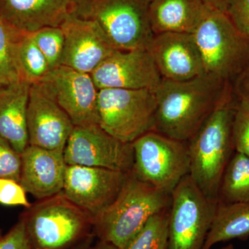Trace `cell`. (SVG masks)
<instances>
[{"label":"cell","mask_w":249,"mask_h":249,"mask_svg":"<svg viewBox=\"0 0 249 249\" xmlns=\"http://www.w3.org/2000/svg\"><path fill=\"white\" fill-rule=\"evenodd\" d=\"M232 89L233 84L206 73L186 81L162 80L155 90L154 131L188 142Z\"/></svg>","instance_id":"1"},{"label":"cell","mask_w":249,"mask_h":249,"mask_svg":"<svg viewBox=\"0 0 249 249\" xmlns=\"http://www.w3.org/2000/svg\"><path fill=\"white\" fill-rule=\"evenodd\" d=\"M236 101L232 89L188 142L189 175L203 194L217 204L223 175L235 152L232 124Z\"/></svg>","instance_id":"2"},{"label":"cell","mask_w":249,"mask_h":249,"mask_svg":"<svg viewBox=\"0 0 249 249\" xmlns=\"http://www.w3.org/2000/svg\"><path fill=\"white\" fill-rule=\"evenodd\" d=\"M171 195L129 172L116 199L93 220L100 241L123 249L154 214L168 209Z\"/></svg>","instance_id":"3"},{"label":"cell","mask_w":249,"mask_h":249,"mask_svg":"<svg viewBox=\"0 0 249 249\" xmlns=\"http://www.w3.org/2000/svg\"><path fill=\"white\" fill-rule=\"evenodd\" d=\"M22 219L32 249H71L93 237V218L62 192L31 205Z\"/></svg>","instance_id":"4"},{"label":"cell","mask_w":249,"mask_h":249,"mask_svg":"<svg viewBox=\"0 0 249 249\" xmlns=\"http://www.w3.org/2000/svg\"><path fill=\"white\" fill-rule=\"evenodd\" d=\"M150 0H73L70 14L98 23L116 49H147L153 38Z\"/></svg>","instance_id":"5"},{"label":"cell","mask_w":249,"mask_h":249,"mask_svg":"<svg viewBox=\"0 0 249 249\" xmlns=\"http://www.w3.org/2000/svg\"><path fill=\"white\" fill-rule=\"evenodd\" d=\"M193 34L205 73L233 84L249 67V36L226 13L211 11Z\"/></svg>","instance_id":"6"},{"label":"cell","mask_w":249,"mask_h":249,"mask_svg":"<svg viewBox=\"0 0 249 249\" xmlns=\"http://www.w3.org/2000/svg\"><path fill=\"white\" fill-rule=\"evenodd\" d=\"M131 173L144 182L171 195L190 173L188 142L150 131L132 142Z\"/></svg>","instance_id":"7"},{"label":"cell","mask_w":249,"mask_h":249,"mask_svg":"<svg viewBox=\"0 0 249 249\" xmlns=\"http://www.w3.org/2000/svg\"><path fill=\"white\" fill-rule=\"evenodd\" d=\"M157 106L155 90H98L99 125L116 139L132 143L155 129Z\"/></svg>","instance_id":"8"},{"label":"cell","mask_w":249,"mask_h":249,"mask_svg":"<svg viewBox=\"0 0 249 249\" xmlns=\"http://www.w3.org/2000/svg\"><path fill=\"white\" fill-rule=\"evenodd\" d=\"M217 205L185 177L171 194L169 249H202Z\"/></svg>","instance_id":"9"},{"label":"cell","mask_w":249,"mask_h":249,"mask_svg":"<svg viewBox=\"0 0 249 249\" xmlns=\"http://www.w3.org/2000/svg\"><path fill=\"white\" fill-rule=\"evenodd\" d=\"M67 165L96 167L131 172L134 154L132 143L112 137L99 125L75 126L63 152Z\"/></svg>","instance_id":"10"},{"label":"cell","mask_w":249,"mask_h":249,"mask_svg":"<svg viewBox=\"0 0 249 249\" xmlns=\"http://www.w3.org/2000/svg\"><path fill=\"white\" fill-rule=\"evenodd\" d=\"M37 83L66 112L73 125L99 124L98 89L89 73L61 65Z\"/></svg>","instance_id":"11"},{"label":"cell","mask_w":249,"mask_h":249,"mask_svg":"<svg viewBox=\"0 0 249 249\" xmlns=\"http://www.w3.org/2000/svg\"><path fill=\"white\" fill-rule=\"evenodd\" d=\"M126 174L96 167L67 165L62 193L94 220L116 199Z\"/></svg>","instance_id":"12"},{"label":"cell","mask_w":249,"mask_h":249,"mask_svg":"<svg viewBox=\"0 0 249 249\" xmlns=\"http://www.w3.org/2000/svg\"><path fill=\"white\" fill-rule=\"evenodd\" d=\"M90 75L98 90L155 91L163 80L147 49L116 51Z\"/></svg>","instance_id":"13"},{"label":"cell","mask_w":249,"mask_h":249,"mask_svg":"<svg viewBox=\"0 0 249 249\" xmlns=\"http://www.w3.org/2000/svg\"><path fill=\"white\" fill-rule=\"evenodd\" d=\"M65 37L62 65L91 73L118 49L94 21L70 14L60 25Z\"/></svg>","instance_id":"14"},{"label":"cell","mask_w":249,"mask_h":249,"mask_svg":"<svg viewBox=\"0 0 249 249\" xmlns=\"http://www.w3.org/2000/svg\"><path fill=\"white\" fill-rule=\"evenodd\" d=\"M74 127L39 83L31 85L27 109L29 145L63 152Z\"/></svg>","instance_id":"15"},{"label":"cell","mask_w":249,"mask_h":249,"mask_svg":"<svg viewBox=\"0 0 249 249\" xmlns=\"http://www.w3.org/2000/svg\"><path fill=\"white\" fill-rule=\"evenodd\" d=\"M147 50L163 79L186 81L205 73L200 52L193 34H156Z\"/></svg>","instance_id":"16"},{"label":"cell","mask_w":249,"mask_h":249,"mask_svg":"<svg viewBox=\"0 0 249 249\" xmlns=\"http://www.w3.org/2000/svg\"><path fill=\"white\" fill-rule=\"evenodd\" d=\"M19 183L38 200L61 193L67 163L63 152L29 145L21 154Z\"/></svg>","instance_id":"17"},{"label":"cell","mask_w":249,"mask_h":249,"mask_svg":"<svg viewBox=\"0 0 249 249\" xmlns=\"http://www.w3.org/2000/svg\"><path fill=\"white\" fill-rule=\"evenodd\" d=\"M71 0H0V16L23 33L60 27L71 11Z\"/></svg>","instance_id":"18"},{"label":"cell","mask_w":249,"mask_h":249,"mask_svg":"<svg viewBox=\"0 0 249 249\" xmlns=\"http://www.w3.org/2000/svg\"><path fill=\"white\" fill-rule=\"evenodd\" d=\"M31 85L19 80L0 88V137L20 155L29 145L27 109Z\"/></svg>","instance_id":"19"},{"label":"cell","mask_w":249,"mask_h":249,"mask_svg":"<svg viewBox=\"0 0 249 249\" xmlns=\"http://www.w3.org/2000/svg\"><path fill=\"white\" fill-rule=\"evenodd\" d=\"M211 11L202 0H152V32L193 34Z\"/></svg>","instance_id":"20"},{"label":"cell","mask_w":249,"mask_h":249,"mask_svg":"<svg viewBox=\"0 0 249 249\" xmlns=\"http://www.w3.org/2000/svg\"><path fill=\"white\" fill-rule=\"evenodd\" d=\"M249 237V203H217L202 249L219 242L247 240Z\"/></svg>","instance_id":"21"},{"label":"cell","mask_w":249,"mask_h":249,"mask_svg":"<svg viewBox=\"0 0 249 249\" xmlns=\"http://www.w3.org/2000/svg\"><path fill=\"white\" fill-rule=\"evenodd\" d=\"M218 203H249V157L234 152L223 175Z\"/></svg>","instance_id":"22"},{"label":"cell","mask_w":249,"mask_h":249,"mask_svg":"<svg viewBox=\"0 0 249 249\" xmlns=\"http://www.w3.org/2000/svg\"><path fill=\"white\" fill-rule=\"evenodd\" d=\"M16 61L21 80L34 85L51 71L48 63L33 37L32 33H21L16 44Z\"/></svg>","instance_id":"23"},{"label":"cell","mask_w":249,"mask_h":249,"mask_svg":"<svg viewBox=\"0 0 249 249\" xmlns=\"http://www.w3.org/2000/svg\"><path fill=\"white\" fill-rule=\"evenodd\" d=\"M169 212L152 216L123 249H169Z\"/></svg>","instance_id":"24"},{"label":"cell","mask_w":249,"mask_h":249,"mask_svg":"<svg viewBox=\"0 0 249 249\" xmlns=\"http://www.w3.org/2000/svg\"><path fill=\"white\" fill-rule=\"evenodd\" d=\"M21 33L0 16V88L22 80L16 55V44Z\"/></svg>","instance_id":"25"},{"label":"cell","mask_w":249,"mask_h":249,"mask_svg":"<svg viewBox=\"0 0 249 249\" xmlns=\"http://www.w3.org/2000/svg\"><path fill=\"white\" fill-rule=\"evenodd\" d=\"M32 34L36 45L47 60L51 71L61 66L65 48V37L61 28H42Z\"/></svg>","instance_id":"26"},{"label":"cell","mask_w":249,"mask_h":249,"mask_svg":"<svg viewBox=\"0 0 249 249\" xmlns=\"http://www.w3.org/2000/svg\"><path fill=\"white\" fill-rule=\"evenodd\" d=\"M235 96L237 101L232 119V144L235 152L249 157V99Z\"/></svg>","instance_id":"27"},{"label":"cell","mask_w":249,"mask_h":249,"mask_svg":"<svg viewBox=\"0 0 249 249\" xmlns=\"http://www.w3.org/2000/svg\"><path fill=\"white\" fill-rule=\"evenodd\" d=\"M21 155L7 141L0 137V178H8L19 182Z\"/></svg>","instance_id":"28"},{"label":"cell","mask_w":249,"mask_h":249,"mask_svg":"<svg viewBox=\"0 0 249 249\" xmlns=\"http://www.w3.org/2000/svg\"><path fill=\"white\" fill-rule=\"evenodd\" d=\"M0 204L4 206H22L30 208L27 193L20 183L8 178H0Z\"/></svg>","instance_id":"29"},{"label":"cell","mask_w":249,"mask_h":249,"mask_svg":"<svg viewBox=\"0 0 249 249\" xmlns=\"http://www.w3.org/2000/svg\"><path fill=\"white\" fill-rule=\"evenodd\" d=\"M226 14L239 31L249 36V0H229Z\"/></svg>","instance_id":"30"},{"label":"cell","mask_w":249,"mask_h":249,"mask_svg":"<svg viewBox=\"0 0 249 249\" xmlns=\"http://www.w3.org/2000/svg\"><path fill=\"white\" fill-rule=\"evenodd\" d=\"M0 249H32L22 219L0 240Z\"/></svg>","instance_id":"31"},{"label":"cell","mask_w":249,"mask_h":249,"mask_svg":"<svg viewBox=\"0 0 249 249\" xmlns=\"http://www.w3.org/2000/svg\"><path fill=\"white\" fill-rule=\"evenodd\" d=\"M233 89L237 96H244L249 99V67L235 80Z\"/></svg>","instance_id":"32"},{"label":"cell","mask_w":249,"mask_h":249,"mask_svg":"<svg viewBox=\"0 0 249 249\" xmlns=\"http://www.w3.org/2000/svg\"><path fill=\"white\" fill-rule=\"evenodd\" d=\"M211 11L226 13L229 0H202Z\"/></svg>","instance_id":"33"},{"label":"cell","mask_w":249,"mask_h":249,"mask_svg":"<svg viewBox=\"0 0 249 249\" xmlns=\"http://www.w3.org/2000/svg\"><path fill=\"white\" fill-rule=\"evenodd\" d=\"M92 237L88 239V240L84 241V242L80 243V245L76 246V247H73L71 249H91V241H92Z\"/></svg>","instance_id":"34"},{"label":"cell","mask_w":249,"mask_h":249,"mask_svg":"<svg viewBox=\"0 0 249 249\" xmlns=\"http://www.w3.org/2000/svg\"><path fill=\"white\" fill-rule=\"evenodd\" d=\"M94 249H119L114 247V245L111 244L107 243V242H103V241H100L99 243L96 246Z\"/></svg>","instance_id":"35"},{"label":"cell","mask_w":249,"mask_h":249,"mask_svg":"<svg viewBox=\"0 0 249 249\" xmlns=\"http://www.w3.org/2000/svg\"><path fill=\"white\" fill-rule=\"evenodd\" d=\"M220 249H235V248H234V246L232 244H230V245L225 246V247H222Z\"/></svg>","instance_id":"36"},{"label":"cell","mask_w":249,"mask_h":249,"mask_svg":"<svg viewBox=\"0 0 249 249\" xmlns=\"http://www.w3.org/2000/svg\"><path fill=\"white\" fill-rule=\"evenodd\" d=\"M2 233H1V230H0V240H1V237H2Z\"/></svg>","instance_id":"37"},{"label":"cell","mask_w":249,"mask_h":249,"mask_svg":"<svg viewBox=\"0 0 249 249\" xmlns=\"http://www.w3.org/2000/svg\"><path fill=\"white\" fill-rule=\"evenodd\" d=\"M150 1H152V0H150Z\"/></svg>","instance_id":"38"},{"label":"cell","mask_w":249,"mask_h":249,"mask_svg":"<svg viewBox=\"0 0 249 249\" xmlns=\"http://www.w3.org/2000/svg\"><path fill=\"white\" fill-rule=\"evenodd\" d=\"M73 1V0H71V1Z\"/></svg>","instance_id":"39"}]
</instances>
